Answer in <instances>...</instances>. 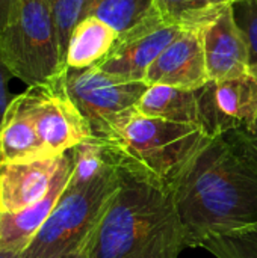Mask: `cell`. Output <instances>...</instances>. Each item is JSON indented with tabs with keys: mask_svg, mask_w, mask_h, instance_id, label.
<instances>
[{
	"mask_svg": "<svg viewBox=\"0 0 257 258\" xmlns=\"http://www.w3.org/2000/svg\"><path fill=\"white\" fill-rule=\"evenodd\" d=\"M50 157L18 95L9 103L0 125V163L33 162Z\"/></svg>",
	"mask_w": 257,
	"mask_h": 258,
	"instance_id": "5bb4252c",
	"label": "cell"
},
{
	"mask_svg": "<svg viewBox=\"0 0 257 258\" xmlns=\"http://www.w3.org/2000/svg\"><path fill=\"white\" fill-rule=\"evenodd\" d=\"M12 79V74L9 73V70L5 67L2 57H0V125L5 116V112L9 106V103L12 101V95L9 92V82Z\"/></svg>",
	"mask_w": 257,
	"mask_h": 258,
	"instance_id": "cb8c5ba5",
	"label": "cell"
},
{
	"mask_svg": "<svg viewBox=\"0 0 257 258\" xmlns=\"http://www.w3.org/2000/svg\"><path fill=\"white\" fill-rule=\"evenodd\" d=\"M233 9L248 47V73L257 76V0H239Z\"/></svg>",
	"mask_w": 257,
	"mask_h": 258,
	"instance_id": "7402d4cb",
	"label": "cell"
},
{
	"mask_svg": "<svg viewBox=\"0 0 257 258\" xmlns=\"http://www.w3.org/2000/svg\"><path fill=\"white\" fill-rule=\"evenodd\" d=\"M65 70L50 82L18 94L50 157H59L91 139L89 127L65 88Z\"/></svg>",
	"mask_w": 257,
	"mask_h": 258,
	"instance_id": "52a82bcc",
	"label": "cell"
},
{
	"mask_svg": "<svg viewBox=\"0 0 257 258\" xmlns=\"http://www.w3.org/2000/svg\"><path fill=\"white\" fill-rule=\"evenodd\" d=\"M73 159V171L68 181L70 187H79L95 180L111 165L105 142L94 138L76 145L68 151Z\"/></svg>",
	"mask_w": 257,
	"mask_h": 258,
	"instance_id": "d6986e66",
	"label": "cell"
},
{
	"mask_svg": "<svg viewBox=\"0 0 257 258\" xmlns=\"http://www.w3.org/2000/svg\"><path fill=\"white\" fill-rule=\"evenodd\" d=\"M173 194L186 248L257 222V165L227 135L204 145Z\"/></svg>",
	"mask_w": 257,
	"mask_h": 258,
	"instance_id": "6da1fadb",
	"label": "cell"
},
{
	"mask_svg": "<svg viewBox=\"0 0 257 258\" xmlns=\"http://www.w3.org/2000/svg\"><path fill=\"white\" fill-rule=\"evenodd\" d=\"M239 0H155L161 15L182 29H200L224 6Z\"/></svg>",
	"mask_w": 257,
	"mask_h": 258,
	"instance_id": "ac0fdd59",
	"label": "cell"
},
{
	"mask_svg": "<svg viewBox=\"0 0 257 258\" xmlns=\"http://www.w3.org/2000/svg\"><path fill=\"white\" fill-rule=\"evenodd\" d=\"M155 6V0H88L83 17H95L123 33L144 20Z\"/></svg>",
	"mask_w": 257,
	"mask_h": 258,
	"instance_id": "e0dca14e",
	"label": "cell"
},
{
	"mask_svg": "<svg viewBox=\"0 0 257 258\" xmlns=\"http://www.w3.org/2000/svg\"><path fill=\"white\" fill-rule=\"evenodd\" d=\"M118 183L117 166L111 162L108 169L88 184H67L52 215L20 258H61L82 246L103 216Z\"/></svg>",
	"mask_w": 257,
	"mask_h": 258,
	"instance_id": "5b68a950",
	"label": "cell"
},
{
	"mask_svg": "<svg viewBox=\"0 0 257 258\" xmlns=\"http://www.w3.org/2000/svg\"><path fill=\"white\" fill-rule=\"evenodd\" d=\"M200 127L211 138L233 130H253L257 122V76L247 73L229 80H209L195 89Z\"/></svg>",
	"mask_w": 257,
	"mask_h": 258,
	"instance_id": "9c48e42d",
	"label": "cell"
},
{
	"mask_svg": "<svg viewBox=\"0 0 257 258\" xmlns=\"http://www.w3.org/2000/svg\"><path fill=\"white\" fill-rule=\"evenodd\" d=\"M233 142H236L257 165V122L256 125L253 127V130H233L226 133Z\"/></svg>",
	"mask_w": 257,
	"mask_h": 258,
	"instance_id": "603a6c76",
	"label": "cell"
},
{
	"mask_svg": "<svg viewBox=\"0 0 257 258\" xmlns=\"http://www.w3.org/2000/svg\"><path fill=\"white\" fill-rule=\"evenodd\" d=\"M61 159L0 163V212L15 213L42 200L53 184Z\"/></svg>",
	"mask_w": 257,
	"mask_h": 258,
	"instance_id": "4fadbf2b",
	"label": "cell"
},
{
	"mask_svg": "<svg viewBox=\"0 0 257 258\" xmlns=\"http://www.w3.org/2000/svg\"><path fill=\"white\" fill-rule=\"evenodd\" d=\"M65 88L85 118L91 136L101 142H117L126 125L138 113L136 106L147 89L144 82H126L92 65L83 70L65 68Z\"/></svg>",
	"mask_w": 257,
	"mask_h": 258,
	"instance_id": "8992f818",
	"label": "cell"
},
{
	"mask_svg": "<svg viewBox=\"0 0 257 258\" xmlns=\"http://www.w3.org/2000/svg\"><path fill=\"white\" fill-rule=\"evenodd\" d=\"M108 157L120 183L88 237V258H179L186 245L173 190L144 171Z\"/></svg>",
	"mask_w": 257,
	"mask_h": 258,
	"instance_id": "7a4b0ae2",
	"label": "cell"
},
{
	"mask_svg": "<svg viewBox=\"0 0 257 258\" xmlns=\"http://www.w3.org/2000/svg\"><path fill=\"white\" fill-rule=\"evenodd\" d=\"M18 0H0V32L8 24Z\"/></svg>",
	"mask_w": 257,
	"mask_h": 258,
	"instance_id": "d4e9b609",
	"label": "cell"
},
{
	"mask_svg": "<svg viewBox=\"0 0 257 258\" xmlns=\"http://www.w3.org/2000/svg\"><path fill=\"white\" fill-rule=\"evenodd\" d=\"M212 138L197 124L173 122L136 113L108 154L156 178L171 190Z\"/></svg>",
	"mask_w": 257,
	"mask_h": 258,
	"instance_id": "3957f363",
	"label": "cell"
},
{
	"mask_svg": "<svg viewBox=\"0 0 257 258\" xmlns=\"http://www.w3.org/2000/svg\"><path fill=\"white\" fill-rule=\"evenodd\" d=\"M209 82L200 29H185L147 70L144 83L195 91Z\"/></svg>",
	"mask_w": 257,
	"mask_h": 258,
	"instance_id": "8fae6325",
	"label": "cell"
},
{
	"mask_svg": "<svg viewBox=\"0 0 257 258\" xmlns=\"http://www.w3.org/2000/svg\"><path fill=\"white\" fill-rule=\"evenodd\" d=\"M20 252H14V251H5L0 249V258H20Z\"/></svg>",
	"mask_w": 257,
	"mask_h": 258,
	"instance_id": "4316f807",
	"label": "cell"
},
{
	"mask_svg": "<svg viewBox=\"0 0 257 258\" xmlns=\"http://www.w3.org/2000/svg\"><path fill=\"white\" fill-rule=\"evenodd\" d=\"M71 171L73 159L67 151L62 154L53 184L42 200L15 213L0 212V249L21 254L30 245L67 189Z\"/></svg>",
	"mask_w": 257,
	"mask_h": 258,
	"instance_id": "7c38bea8",
	"label": "cell"
},
{
	"mask_svg": "<svg viewBox=\"0 0 257 258\" xmlns=\"http://www.w3.org/2000/svg\"><path fill=\"white\" fill-rule=\"evenodd\" d=\"M118 32L95 17H83L74 27L67 53L65 68L83 70L100 63L112 50Z\"/></svg>",
	"mask_w": 257,
	"mask_h": 258,
	"instance_id": "9a60e30c",
	"label": "cell"
},
{
	"mask_svg": "<svg viewBox=\"0 0 257 258\" xmlns=\"http://www.w3.org/2000/svg\"><path fill=\"white\" fill-rule=\"evenodd\" d=\"M183 30L153 6L144 20L118 35L109 54L97 65L120 80L144 82L151 63Z\"/></svg>",
	"mask_w": 257,
	"mask_h": 258,
	"instance_id": "ba28073f",
	"label": "cell"
},
{
	"mask_svg": "<svg viewBox=\"0 0 257 258\" xmlns=\"http://www.w3.org/2000/svg\"><path fill=\"white\" fill-rule=\"evenodd\" d=\"M209 80H229L248 73V47L233 5L224 6L200 27Z\"/></svg>",
	"mask_w": 257,
	"mask_h": 258,
	"instance_id": "30bf717a",
	"label": "cell"
},
{
	"mask_svg": "<svg viewBox=\"0 0 257 258\" xmlns=\"http://www.w3.org/2000/svg\"><path fill=\"white\" fill-rule=\"evenodd\" d=\"M0 57L27 86L50 82L65 70L50 0H18L0 32Z\"/></svg>",
	"mask_w": 257,
	"mask_h": 258,
	"instance_id": "277c9868",
	"label": "cell"
},
{
	"mask_svg": "<svg viewBox=\"0 0 257 258\" xmlns=\"http://www.w3.org/2000/svg\"><path fill=\"white\" fill-rule=\"evenodd\" d=\"M136 112L150 118L200 125L197 94L191 89L148 85L136 106Z\"/></svg>",
	"mask_w": 257,
	"mask_h": 258,
	"instance_id": "2e32d148",
	"label": "cell"
},
{
	"mask_svg": "<svg viewBox=\"0 0 257 258\" xmlns=\"http://www.w3.org/2000/svg\"><path fill=\"white\" fill-rule=\"evenodd\" d=\"M248 228H250V230H253V231H254V233L257 234V222H256V224H253V225H250Z\"/></svg>",
	"mask_w": 257,
	"mask_h": 258,
	"instance_id": "83f0119b",
	"label": "cell"
},
{
	"mask_svg": "<svg viewBox=\"0 0 257 258\" xmlns=\"http://www.w3.org/2000/svg\"><path fill=\"white\" fill-rule=\"evenodd\" d=\"M200 248L217 258H257V234L248 227L208 236Z\"/></svg>",
	"mask_w": 257,
	"mask_h": 258,
	"instance_id": "ffe728a7",
	"label": "cell"
},
{
	"mask_svg": "<svg viewBox=\"0 0 257 258\" xmlns=\"http://www.w3.org/2000/svg\"><path fill=\"white\" fill-rule=\"evenodd\" d=\"M86 242H88V240H86ZM86 242H85L82 246H79L77 249L71 251V252L67 254V255H62L61 258H88V255H86Z\"/></svg>",
	"mask_w": 257,
	"mask_h": 258,
	"instance_id": "484cf974",
	"label": "cell"
},
{
	"mask_svg": "<svg viewBox=\"0 0 257 258\" xmlns=\"http://www.w3.org/2000/svg\"><path fill=\"white\" fill-rule=\"evenodd\" d=\"M86 2L88 0H50L64 63H65V53H67L70 36L74 27L77 26V23L83 18Z\"/></svg>",
	"mask_w": 257,
	"mask_h": 258,
	"instance_id": "44dd1931",
	"label": "cell"
}]
</instances>
